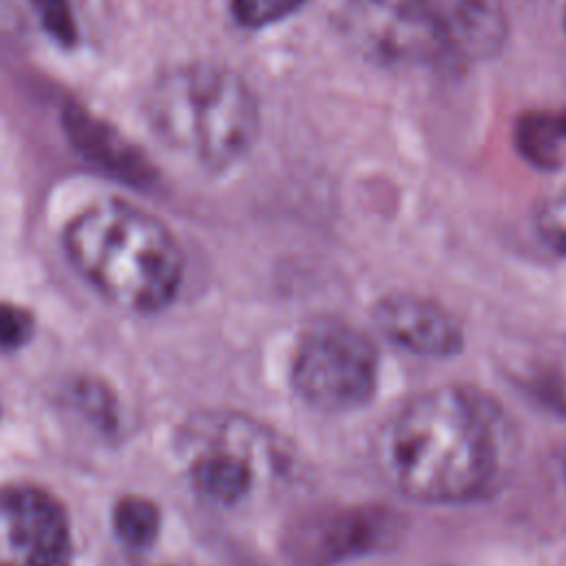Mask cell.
I'll return each instance as SVG.
<instances>
[{
	"mask_svg": "<svg viewBox=\"0 0 566 566\" xmlns=\"http://www.w3.org/2000/svg\"><path fill=\"white\" fill-rule=\"evenodd\" d=\"M0 513L24 566H69V517L51 493L38 486H9L0 491Z\"/></svg>",
	"mask_w": 566,
	"mask_h": 566,
	"instance_id": "cell-8",
	"label": "cell"
},
{
	"mask_svg": "<svg viewBox=\"0 0 566 566\" xmlns=\"http://www.w3.org/2000/svg\"><path fill=\"white\" fill-rule=\"evenodd\" d=\"M64 245L75 270L130 312H159L184 276V254L172 232L128 201L106 199L84 208L69 223Z\"/></svg>",
	"mask_w": 566,
	"mask_h": 566,
	"instance_id": "cell-2",
	"label": "cell"
},
{
	"mask_svg": "<svg viewBox=\"0 0 566 566\" xmlns=\"http://www.w3.org/2000/svg\"><path fill=\"white\" fill-rule=\"evenodd\" d=\"M113 524L119 539L130 548H148L159 533V509L142 495H126L115 504Z\"/></svg>",
	"mask_w": 566,
	"mask_h": 566,
	"instance_id": "cell-12",
	"label": "cell"
},
{
	"mask_svg": "<svg viewBox=\"0 0 566 566\" xmlns=\"http://www.w3.org/2000/svg\"><path fill=\"white\" fill-rule=\"evenodd\" d=\"M33 334V316L13 303H0V347L15 349Z\"/></svg>",
	"mask_w": 566,
	"mask_h": 566,
	"instance_id": "cell-16",
	"label": "cell"
},
{
	"mask_svg": "<svg viewBox=\"0 0 566 566\" xmlns=\"http://www.w3.org/2000/svg\"><path fill=\"white\" fill-rule=\"evenodd\" d=\"M190 460L195 489L212 504L234 506L243 502L261 478L259 440L239 422L208 431Z\"/></svg>",
	"mask_w": 566,
	"mask_h": 566,
	"instance_id": "cell-7",
	"label": "cell"
},
{
	"mask_svg": "<svg viewBox=\"0 0 566 566\" xmlns=\"http://www.w3.org/2000/svg\"><path fill=\"white\" fill-rule=\"evenodd\" d=\"M66 128L73 144L84 157H88V161L130 181H144L148 177L146 164L139 153L104 122H97L88 113L69 108Z\"/></svg>",
	"mask_w": 566,
	"mask_h": 566,
	"instance_id": "cell-10",
	"label": "cell"
},
{
	"mask_svg": "<svg viewBox=\"0 0 566 566\" xmlns=\"http://www.w3.org/2000/svg\"><path fill=\"white\" fill-rule=\"evenodd\" d=\"M378 382V352L356 327L321 321L307 327L292 358V385L314 409L352 411L369 402Z\"/></svg>",
	"mask_w": 566,
	"mask_h": 566,
	"instance_id": "cell-5",
	"label": "cell"
},
{
	"mask_svg": "<svg viewBox=\"0 0 566 566\" xmlns=\"http://www.w3.org/2000/svg\"><path fill=\"white\" fill-rule=\"evenodd\" d=\"M515 146L537 168H562L566 164V108L522 115L515 126Z\"/></svg>",
	"mask_w": 566,
	"mask_h": 566,
	"instance_id": "cell-11",
	"label": "cell"
},
{
	"mask_svg": "<svg viewBox=\"0 0 566 566\" xmlns=\"http://www.w3.org/2000/svg\"><path fill=\"white\" fill-rule=\"evenodd\" d=\"M374 318L389 340L418 356L444 358L462 347L458 321L436 301L416 294L385 296Z\"/></svg>",
	"mask_w": 566,
	"mask_h": 566,
	"instance_id": "cell-9",
	"label": "cell"
},
{
	"mask_svg": "<svg viewBox=\"0 0 566 566\" xmlns=\"http://www.w3.org/2000/svg\"><path fill=\"white\" fill-rule=\"evenodd\" d=\"M515 433L502 409L467 387H438L405 402L376 433L382 478L422 502H464L502 484Z\"/></svg>",
	"mask_w": 566,
	"mask_h": 566,
	"instance_id": "cell-1",
	"label": "cell"
},
{
	"mask_svg": "<svg viewBox=\"0 0 566 566\" xmlns=\"http://www.w3.org/2000/svg\"><path fill=\"white\" fill-rule=\"evenodd\" d=\"M0 566H15V564H0Z\"/></svg>",
	"mask_w": 566,
	"mask_h": 566,
	"instance_id": "cell-19",
	"label": "cell"
},
{
	"mask_svg": "<svg viewBox=\"0 0 566 566\" xmlns=\"http://www.w3.org/2000/svg\"><path fill=\"white\" fill-rule=\"evenodd\" d=\"M343 24L365 55L387 64H469L506 38L497 0H349Z\"/></svg>",
	"mask_w": 566,
	"mask_h": 566,
	"instance_id": "cell-3",
	"label": "cell"
},
{
	"mask_svg": "<svg viewBox=\"0 0 566 566\" xmlns=\"http://www.w3.org/2000/svg\"><path fill=\"white\" fill-rule=\"evenodd\" d=\"M564 31H566V13H564Z\"/></svg>",
	"mask_w": 566,
	"mask_h": 566,
	"instance_id": "cell-18",
	"label": "cell"
},
{
	"mask_svg": "<svg viewBox=\"0 0 566 566\" xmlns=\"http://www.w3.org/2000/svg\"><path fill=\"white\" fill-rule=\"evenodd\" d=\"M307 0H230L237 22L250 29L274 24L296 13Z\"/></svg>",
	"mask_w": 566,
	"mask_h": 566,
	"instance_id": "cell-13",
	"label": "cell"
},
{
	"mask_svg": "<svg viewBox=\"0 0 566 566\" xmlns=\"http://www.w3.org/2000/svg\"><path fill=\"white\" fill-rule=\"evenodd\" d=\"M33 7L38 9L44 29L55 40H60L62 44H71L75 40L77 31L69 0H33Z\"/></svg>",
	"mask_w": 566,
	"mask_h": 566,
	"instance_id": "cell-15",
	"label": "cell"
},
{
	"mask_svg": "<svg viewBox=\"0 0 566 566\" xmlns=\"http://www.w3.org/2000/svg\"><path fill=\"white\" fill-rule=\"evenodd\" d=\"M537 230L553 250L566 254V195H557L539 208Z\"/></svg>",
	"mask_w": 566,
	"mask_h": 566,
	"instance_id": "cell-14",
	"label": "cell"
},
{
	"mask_svg": "<svg viewBox=\"0 0 566 566\" xmlns=\"http://www.w3.org/2000/svg\"><path fill=\"white\" fill-rule=\"evenodd\" d=\"M391 528L394 517L378 509H323L294 524L290 553L298 566H336L380 548Z\"/></svg>",
	"mask_w": 566,
	"mask_h": 566,
	"instance_id": "cell-6",
	"label": "cell"
},
{
	"mask_svg": "<svg viewBox=\"0 0 566 566\" xmlns=\"http://www.w3.org/2000/svg\"><path fill=\"white\" fill-rule=\"evenodd\" d=\"M75 400L80 405V409L86 413V418L95 420L102 427H108L113 420V411H111V400L106 396V391L99 385L93 382H82L75 391Z\"/></svg>",
	"mask_w": 566,
	"mask_h": 566,
	"instance_id": "cell-17",
	"label": "cell"
},
{
	"mask_svg": "<svg viewBox=\"0 0 566 566\" xmlns=\"http://www.w3.org/2000/svg\"><path fill=\"white\" fill-rule=\"evenodd\" d=\"M148 113L159 137L210 168L243 157L259 137V104L248 82L219 64L168 71L150 91Z\"/></svg>",
	"mask_w": 566,
	"mask_h": 566,
	"instance_id": "cell-4",
	"label": "cell"
}]
</instances>
